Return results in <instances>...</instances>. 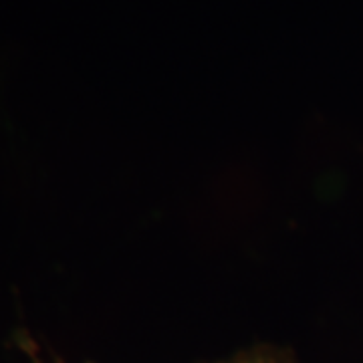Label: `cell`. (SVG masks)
<instances>
[{"mask_svg":"<svg viewBox=\"0 0 363 363\" xmlns=\"http://www.w3.org/2000/svg\"><path fill=\"white\" fill-rule=\"evenodd\" d=\"M224 363H291L286 357H283L281 353L269 350H257V351H248V353H242L238 357H233L228 362Z\"/></svg>","mask_w":363,"mask_h":363,"instance_id":"cell-1","label":"cell"}]
</instances>
